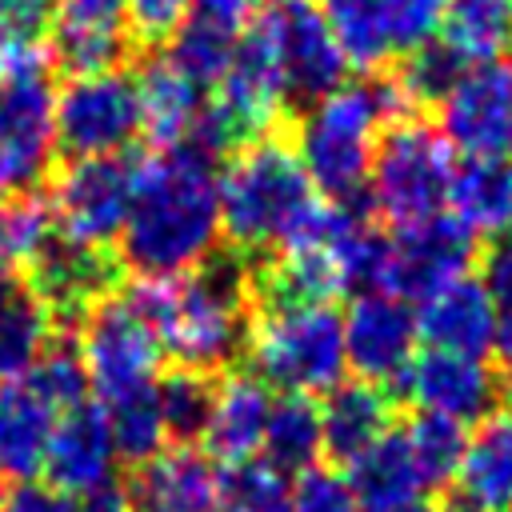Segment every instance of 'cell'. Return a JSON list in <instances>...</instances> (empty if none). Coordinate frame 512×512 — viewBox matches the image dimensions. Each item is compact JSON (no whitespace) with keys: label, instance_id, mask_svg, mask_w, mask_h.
Masks as SVG:
<instances>
[{"label":"cell","instance_id":"cell-1","mask_svg":"<svg viewBox=\"0 0 512 512\" xmlns=\"http://www.w3.org/2000/svg\"><path fill=\"white\" fill-rule=\"evenodd\" d=\"M220 240V172L192 144L156 148L136 164L120 260L140 280L192 272Z\"/></svg>","mask_w":512,"mask_h":512},{"label":"cell","instance_id":"cell-2","mask_svg":"<svg viewBox=\"0 0 512 512\" xmlns=\"http://www.w3.org/2000/svg\"><path fill=\"white\" fill-rule=\"evenodd\" d=\"M148 320L164 356L176 368H228L252 324V260L236 248H212L192 272L164 280H136L128 292Z\"/></svg>","mask_w":512,"mask_h":512},{"label":"cell","instance_id":"cell-3","mask_svg":"<svg viewBox=\"0 0 512 512\" xmlns=\"http://www.w3.org/2000/svg\"><path fill=\"white\" fill-rule=\"evenodd\" d=\"M296 148L280 136H256L232 152L220 176V232L236 252H284L324 212Z\"/></svg>","mask_w":512,"mask_h":512},{"label":"cell","instance_id":"cell-4","mask_svg":"<svg viewBox=\"0 0 512 512\" xmlns=\"http://www.w3.org/2000/svg\"><path fill=\"white\" fill-rule=\"evenodd\" d=\"M404 116L388 76L344 80L304 104V116L296 120V156L316 192L332 204H360L380 132Z\"/></svg>","mask_w":512,"mask_h":512},{"label":"cell","instance_id":"cell-5","mask_svg":"<svg viewBox=\"0 0 512 512\" xmlns=\"http://www.w3.org/2000/svg\"><path fill=\"white\" fill-rule=\"evenodd\" d=\"M244 356L252 372L292 396H324L344 372V312L332 304H276L252 308Z\"/></svg>","mask_w":512,"mask_h":512},{"label":"cell","instance_id":"cell-6","mask_svg":"<svg viewBox=\"0 0 512 512\" xmlns=\"http://www.w3.org/2000/svg\"><path fill=\"white\" fill-rule=\"evenodd\" d=\"M456 164V148L440 136L436 124H424L416 116L392 120L380 132L364 184L372 216L388 220L392 228L440 216L448 204Z\"/></svg>","mask_w":512,"mask_h":512},{"label":"cell","instance_id":"cell-7","mask_svg":"<svg viewBox=\"0 0 512 512\" xmlns=\"http://www.w3.org/2000/svg\"><path fill=\"white\" fill-rule=\"evenodd\" d=\"M56 84L28 52L0 76V188L32 192L56 160Z\"/></svg>","mask_w":512,"mask_h":512},{"label":"cell","instance_id":"cell-8","mask_svg":"<svg viewBox=\"0 0 512 512\" xmlns=\"http://www.w3.org/2000/svg\"><path fill=\"white\" fill-rule=\"evenodd\" d=\"M248 28L260 36L264 52L272 56L288 100L312 104L316 96L344 84L348 60L332 28L324 24L316 0H264L260 12L248 20Z\"/></svg>","mask_w":512,"mask_h":512},{"label":"cell","instance_id":"cell-9","mask_svg":"<svg viewBox=\"0 0 512 512\" xmlns=\"http://www.w3.org/2000/svg\"><path fill=\"white\" fill-rule=\"evenodd\" d=\"M316 8L356 72L400 64L408 52L436 40L444 16V0H320Z\"/></svg>","mask_w":512,"mask_h":512},{"label":"cell","instance_id":"cell-10","mask_svg":"<svg viewBox=\"0 0 512 512\" xmlns=\"http://www.w3.org/2000/svg\"><path fill=\"white\" fill-rule=\"evenodd\" d=\"M76 348L88 372V388L104 404L156 384V368L164 356L148 320L136 312L128 296H116V292L80 316Z\"/></svg>","mask_w":512,"mask_h":512},{"label":"cell","instance_id":"cell-11","mask_svg":"<svg viewBox=\"0 0 512 512\" xmlns=\"http://www.w3.org/2000/svg\"><path fill=\"white\" fill-rule=\"evenodd\" d=\"M136 192V160L124 156H72L52 180V220L64 236L108 248L120 240Z\"/></svg>","mask_w":512,"mask_h":512},{"label":"cell","instance_id":"cell-12","mask_svg":"<svg viewBox=\"0 0 512 512\" xmlns=\"http://www.w3.org/2000/svg\"><path fill=\"white\" fill-rule=\"evenodd\" d=\"M440 136L464 160H512V60L460 68L436 100Z\"/></svg>","mask_w":512,"mask_h":512},{"label":"cell","instance_id":"cell-13","mask_svg":"<svg viewBox=\"0 0 512 512\" xmlns=\"http://www.w3.org/2000/svg\"><path fill=\"white\" fill-rule=\"evenodd\" d=\"M140 132L136 84L128 72H84L56 92V144L72 156H120Z\"/></svg>","mask_w":512,"mask_h":512},{"label":"cell","instance_id":"cell-14","mask_svg":"<svg viewBox=\"0 0 512 512\" xmlns=\"http://www.w3.org/2000/svg\"><path fill=\"white\" fill-rule=\"evenodd\" d=\"M476 260V236L448 212L396 228L384 244V276L380 292L400 300H424L456 276H468Z\"/></svg>","mask_w":512,"mask_h":512},{"label":"cell","instance_id":"cell-15","mask_svg":"<svg viewBox=\"0 0 512 512\" xmlns=\"http://www.w3.org/2000/svg\"><path fill=\"white\" fill-rule=\"evenodd\" d=\"M24 276H28V292L48 308L52 320H80L104 296H112L120 260L108 248L72 240L56 228L24 264Z\"/></svg>","mask_w":512,"mask_h":512},{"label":"cell","instance_id":"cell-16","mask_svg":"<svg viewBox=\"0 0 512 512\" xmlns=\"http://www.w3.org/2000/svg\"><path fill=\"white\" fill-rule=\"evenodd\" d=\"M416 312L392 292H356L344 312V356L348 368L380 388H396L416 356Z\"/></svg>","mask_w":512,"mask_h":512},{"label":"cell","instance_id":"cell-17","mask_svg":"<svg viewBox=\"0 0 512 512\" xmlns=\"http://www.w3.org/2000/svg\"><path fill=\"white\" fill-rule=\"evenodd\" d=\"M504 384L508 380L488 360L424 348L420 356H412V364L400 376V384L392 388V396L400 392L408 404H416V412H436V416H448L460 424H476L508 396Z\"/></svg>","mask_w":512,"mask_h":512},{"label":"cell","instance_id":"cell-18","mask_svg":"<svg viewBox=\"0 0 512 512\" xmlns=\"http://www.w3.org/2000/svg\"><path fill=\"white\" fill-rule=\"evenodd\" d=\"M48 484L72 500L108 488L112 472H116V444L108 432V416L100 404H72L64 412H56L52 436H48V452H44V468Z\"/></svg>","mask_w":512,"mask_h":512},{"label":"cell","instance_id":"cell-19","mask_svg":"<svg viewBox=\"0 0 512 512\" xmlns=\"http://www.w3.org/2000/svg\"><path fill=\"white\" fill-rule=\"evenodd\" d=\"M48 40L68 76L120 68L132 48L124 0H56Z\"/></svg>","mask_w":512,"mask_h":512},{"label":"cell","instance_id":"cell-20","mask_svg":"<svg viewBox=\"0 0 512 512\" xmlns=\"http://www.w3.org/2000/svg\"><path fill=\"white\" fill-rule=\"evenodd\" d=\"M124 496L132 512H216L220 468L200 448L172 444L132 468Z\"/></svg>","mask_w":512,"mask_h":512},{"label":"cell","instance_id":"cell-21","mask_svg":"<svg viewBox=\"0 0 512 512\" xmlns=\"http://www.w3.org/2000/svg\"><path fill=\"white\" fill-rule=\"evenodd\" d=\"M452 492L460 512H512V396L468 432Z\"/></svg>","mask_w":512,"mask_h":512},{"label":"cell","instance_id":"cell-22","mask_svg":"<svg viewBox=\"0 0 512 512\" xmlns=\"http://www.w3.org/2000/svg\"><path fill=\"white\" fill-rule=\"evenodd\" d=\"M416 304H420L416 308V336L428 348L488 360L496 320H492V300H488L480 276H472V272L456 276Z\"/></svg>","mask_w":512,"mask_h":512},{"label":"cell","instance_id":"cell-23","mask_svg":"<svg viewBox=\"0 0 512 512\" xmlns=\"http://www.w3.org/2000/svg\"><path fill=\"white\" fill-rule=\"evenodd\" d=\"M272 408V388L256 372H228L212 392V412L200 432L204 456L220 464H240L248 456H260L264 424Z\"/></svg>","mask_w":512,"mask_h":512},{"label":"cell","instance_id":"cell-24","mask_svg":"<svg viewBox=\"0 0 512 512\" xmlns=\"http://www.w3.org/2000/svg\"><path fill=\"white\" fill-rule=\"evenodd\" d=\"M392 392L368 380H340L332 392H324L320 404V444L324 456L348 468L356 456H364L384 432H392Z\"/></svg>","mask_w":512,"mask_h":512},{"label":"cell","instance_id":"cell-25","mask_svg":"<svg viewBox=\"0 0 512 512\" xmlns=\"http://www.w3.org/2000/svg\"><path fill=\"white\" fill-rule=\"evenodd\" d=\"M132 84H136L140 132L156 148L188 144V136H192V128L208 104L204 88L192 76H184L168 56H148Z\"/></svg>","mask_w":512,"mask_h":512},{"label":"cell","instance_id":"cell-26","mask_svg":"<svg viewBox=\"0 0 512 512\" xmlns=\"http://www.w3.org/2000/svg\"><path fill=\"white\" fill-rule=\"evenodd\" d=\"M56 408L44 404L24 380L0 384V476L32 480L44 468Z\"/></svg>","mask_w":512,"mask_h":512},{"label":"cell","instance_id":"cell-27","mask_svg":"<svg viewBox=\"0 0 512 512\" xmlns=\"http://www.w3.org/2000/svg\"><path fill=\"white\" fill-rule=\"evenodd\" d=\"M344 476H348L356 500L364 504V512H380V508L428 496L424 476L416 468V456H412V448H408L400 428L384 432L364 456H356L344 468Z\"/></svg>","mask_w":512,"mask_h":512},{"label":"cell","instance_id":"cell-28","mask_svg":"<svg viewBox=\"0 0 512 512\" xmlns=\"http://www.w3.org/2000/svg\"><path fill=\"white\" fill-rule=\"evenodd\" d=\"M448 216H456L476 240L508 228L512 216V160H464L452 172Z\"/></svg>","mask_w":512,"mask_h":512},{"label":"cell","instance_id":"cell-29","mask_svg":"<svg viewBox=\"0 0 512 512\" xmlns=\"http://www.w3.org/2000/svg\"><path fill=\"white\" fill-rule=\"evenodd\" d=\"M512 32V0H444V16L436 28V44L460 64L500 60Z\"/></svg>","mask_w":512,"mask_h":512},{"label":"cell","instance_id":"cell-30","mask_svg":"<svg viewBox=\"0 0 512 512\" xmlns=\"http://www.w3.org/2000/svg\"><path fill=\"white\" fill-rule=\"evenodd\" d=\"M320 452H324V444H320V404L312 396H292V392L272 396L260 456L292 476V472L312 468L320 460Z\"/></svg>","mask_w":512,"mask_h":512},{"label":"cell","instance_id":"cell-31","mask_svg":"<svg viewBox=\"0 0 512 512\" xmlns=\"http://www.w3.org/2000/svg\"><path fill=\"white\" fill-rule=\"evenodd\" d=\"M52 328L56 320L24 284L0 304V384H16L32 372V364L56 336Z\"/></svg>","mask_w":512,"mask_h":512},{"label":"cell","instance_id":"cell-32","mask_svg":"<svg viewBox=\"0 0 512 512\" xmlns=\"http://www.w3.org/2000/svg\"><path fill=\"white\" fill-rule=\"evenodd\" d=\"M232 48H236V28H232V24L212 20V16H204V12H192V16L176 28V36L168 40V52H164V56H168L184 76H192V80L208 92V88L220 84L228 60H232Z\"/></svg>","mask_w":512,"mask_h":512},{"label":"cell","instance_id":"cell-33","mask_svg":"<svg viewBox=\"0 0 512 512\" xmlns=\"http://www.w3.org/2000/svg\"><path fill=\"white\" fill-rule=\"evenodd\" d=\"M100 408L108 416L116 460H128L136 468V464H144V460H152L156 452L168 448V428H164V416H160L156 384H148L140 392H128V396H116Z\"/></svg>","mask_w":512,"mask_h":512},{"label":"cell","instance_id":"cell-34","mask_svg":"<svg viewBox=\"0 0 512 512\" xmlns=\"http://www.w3.org/2000/svg\"><path fill=\"white\" fill-rule=\"evenodd\" d=\"M400 432H404V440H408V448L416 456V468L424 476V488L428 492L452 488V476H456L460 456H464L468 424L448 420V416H436V412H416Z\"/></svg>","mask_w":512,"mask_h":512},{"label":"cell","instance_id":"cell-35","mask_svg":"<svg viewBox=\"0 0 512 512\" xmlns=\"http://www.w3.org/2000/svg\"><path fill=\"white\" fill-rule=\"evenodd\" d=\"M212 392H216L212 372H196V368H172L168 376L156 380V400H160L168 440L176 444L200 440L212 412Z\"/></svg>","mask_w":512,"mask_h":512},{"label":"cell","instance_id":"cell-36","mask_svg":"<svg viewBox=\"0 0 512 512\" xmlns=\"http://www.w3.org/2000/svg\"><path fill=\"white\" fill-rule=\"evenodd\" d=\"M292 476L264 456H248L220 472V508L224 512H288Z\"/></svg>","mask_w":512,"mask_h":512},{"label":"cell","instance_id":"cell-37","mask_svg":"<svg viewBox=\"0 0 512 512\" xmlns=\"http://www.w3.org/2000/svg\"><path fill=\"white\" fill-rule=\"evenodd\" d=\"M24 384L44 404H52L56 412H64L72 404H84L88 400V372H84V360H80L76 340L52 336V344L40 352V360L32 364V372L24 376Z\"/></svg>","mask_w":512,"mask_h":512},{"label":"cell","instance_id":"cell-38","mask_svg":"<svg viewBox=\"0 0 512 512\" xmlns=\"http://www.w3.org/2000/svg\"><path fill=\"white\" fill-rule=\"evenodd\" d=\"M456 76H460V64H456L436 40H428L424 48L408 52V56L396 64V72H392L388 80H392V88H396L404 112L412 116L416 108L436 104V100L448 92V84H452Z\"/></svg>","mask_w":512,"mask_h":512},{"label":"cell","instance_id":"cell-39","mask_svg":"<svg viewBox=\"0 0 512 512\" xmlns=\"http://www.w3.org/2000/svg\"><path fill=\"white\" fill-rule=\"evenodd\" d=\"M56 232V220H52V208L32 196V192H20L16 200H4V212H0V260L8 268H24L36 248Z\"/></svg>","mask_w":512,"mask_h":512},{"label":"cell","instance_id":"cell-40","mask_svg":"<svg viewBox=\"0 0 512 512\" xmlns=\"http://www.w3.org/2000/svg\"><path fill=\"white\" fill-rule=\"evenodd\" d=\"M480 280H484V292L492 300V320H496L492 356H496L500 376L508 380L512 376V236L488 252Z\"/></svg>","mask_w":512,"mask_h":512},{"label":"cell","instance_id":"cell-41","mask_svg":"<svg viewBox=\"0 0 512 512\" xmlns=\"http://www.w3.org/2000/svg\"><path fill=\"white\" fill-rule=\"evenodd\" d=\"M288 512H364V504L356 500L344 472L312 464V468L296 472Z\"/></svg>","mask_w":512,"mask_h":512},{"label":"cell","instance_id":"cell-42","mask_svg":"<svg viewBox=\"0 0 512 512\" xmlns=\"http://www.w3.org/2000/svg\"><path fill=\"white\" fill-rule=\"evenodd\" d=\"M132 44H168L176 28L192 16V0H124Z\"/></svg>","mask_w":512,"mask_h":512},{"label":"cell","instance_id":"cell-43","mask_svg":"<svg viewBox=\"0 0 512 512\" xmlns=\"http://www.w3.org/2000/svg\"><path fill=\"white\" fill-rule=\"evenodd\" d=\"M56 0H0V24L12 32L20 48H32L40 36H48Z\"/></svg>","mask_w":512,"mask_h":512},{"label":"cell","instance_id":"cell-44","mask_svg":"<svg viewBox=\"0 0 512 512\" xmlns=\"http://www.w3.org/2000/svg\"><path fill=\"white\" fill-rule=\"evenodd\" d=\"M0 512H80V504L52 484H16L8 496H0Z\"/></svg>","mask_w":512,"mask_h":512},{"label":"cell","instance_id":"cell-45","mask_svg":"<svg viewBox=\"0 0 512 512\" xmlns=\"http://www.w3.org/2000/svg\"><path fill=\"white\" fill-rule=\"evenodd\" d=\"M204 16H212V20H224V24H248L256 12H260V4L264 0H192Z\"/></svg>","mask_w":512,"mask_h":512},{"label":"cell","instance_id":"cell-46","mask_svg":"<svg viewBox=\"0 0 512 512\" xmlns=\"http://www.w3.org/2000/svg\"><path fill=\"white\" fill-rule=\"evenodd\" d=\"M76 504H80V512H132L124 488H112V484H108V488H96V492H88V496H80Z\"/></svg>","mask_w":512,"mask_h":512},{"label":"cell","instance_id":"cell-47","mask_svg":"<svg viewBox=\"0 0 512 512\" xmlns=\"http://www.w3.org/2000/svg\"><path fill=\"white\" fill-rule=\"evenodd\" d=\"M20 56H28V48H20V44L12 40V32L0 24V76H4V72H8V68L20 60Z\"/></svg>","mask_w":512,"mask_h":512},{"label":"cell","instance_id":"cell-48","mask_svg":"<svg viewBox=\"0 0 512 512\" xmlns=\"http://www.w3.org/2000/svg\"><path fill=\"white\" fill-rule=\"evenodd\" d=\"M380 512H440L428 496H420V500H404V504H392V508H380Z\"/></svg>","mask_w":512,"mask_h":512},{"label":"cell","instance_id":"cell-49","mask_svg":"<svg viewBox=\"0 0 512 512\" xmlns=\"http://www.w3.org/2000/svg\"><path fill=\"white\" fill-rule=\"evenodd\" d=\"M16 288H20V284H16V272H12V268L0 260V304H4V300H8Z\"/></svg>","mask_w":512,"mask_h":512},{"label":"cell","instance_id":"cell-50","mask_svg":"<svg viewBox=\"0 0 512 512\" xmlns=\"http://www.w3.org/2000/svg\"><path fill=\"white\" fill-rule=\"evenodd\" d=\"M508 52H512V32H508ZM508 60H512V56H508Z\"/></svg>","mask_w":512,"mask_h":512},{"label":"cell","instance_id":"cell-51","mask_svg":"<svg viewBox=\"0 0 512 512\" xmlns=\"http://www.w3.org/2000/svg\"><path fill=\"white\" fill-rule=\"evenodd\" d=\"M0 212H4V188H0Z\"/></svg>","mask_w":512,"mask_h":512},{"label":"cell","instance_id":"cell-52","mask_svg":"<svg viewBox=\"0 0 512 512\" xmlns=\"http://www.w3.org/2000/svg\"><path fill=\"white\" fill-rule=\"evenodd\" d=\"M508 232H512V216H508Z\"/></svg>","mask_w":512,"mask_h":512}]
</instances>
